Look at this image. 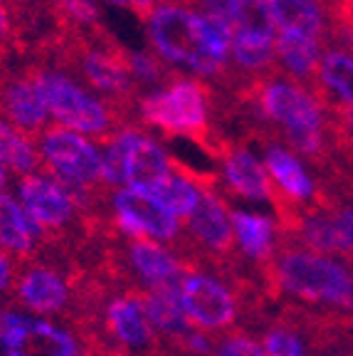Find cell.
I'll list each match as a JSON object with an SVG mask.
<instances>
[{
  "mask_svg": "<svg viewBox=\"0 0 353 356\" xmlns=\"http://www.w3.org/2000/svg\"><path fill=\"white\" fill-rule=\"evenodd\" d=\"M260 332L262 349L267 356H306V351H309L304 334L279 317L270 319Z\"/></svg>",
  "mask_w": 353,
  "mask_h": 356,
  "instance_id": "20",
  "label": "cell"
},
{
  "mask_svg": "<svg viewBox=\"0 0 353 356\" xmlns=\"http://www.w3.org/2000/svg\"><path fill=\"white\" fill-rule=\"evenodd\" d=\"M336 356H343V354H336Z\"/></svg>",
  "mask_w": 353,
  "mask_h": 356,
  "instance_id": "28",
  "label": "cell"
},
{
  "mask_svg": "<svg viewBox=\"0 0 353 356\" xmlns=\"http://www.w3.org/2000/svg\"><path fill=\"white\" fill-rule=\"evenodd\" d=\"M0 354L3 356H82L84 346L69 327L0 305Z\"/></svg>",
  "mask_w": 353,
  "mask_h": 356,
  "instance_id": "8",
  "label": "cell"
},
{
  "mask_svg": "<svg viewBox=\"0 0 353 356\" xmlns=\"http://www.w3.org/2000/svg\"><path fill=\"white\" fill-rule=\"evenodd\" d=\"M149 195H154L161 206L166 208L171 216H176L178 220H186V218L195 211V206H198L200 188L190 178L183 176L176 159L171 156V173H168Z\"/></svg>",
  "mask_w": 353,
  "mask_h": 356,
  "instance_id": "18",
  "label": "cell"
},
{
  "mask_svg": "<svg viewBox=\"0 0 353 356\" xmlns=\"http://www.w3.org/2000/svg\"><path fill=\"white\" fill-rule=\"evenodd\" d=\"M321 55H324V44L316 42V40L302 38V35H294V33H277L274 38L277 72L287 74L289 79L311 89L316 99L321 95V82H319Z\"/></svg>",
  "mask_w": 353,
  "mask_h": 356,
  "instance_id": "12",
  "label": "cell"
},
{
  "mask_svg": "<svg viewBox=\"0 0 353 356\" xmlns=\"http://www.w3.org/2000/svg\"><path fill=\"white\" fill-rule=\"evenodd\" d=\"M215 159L222 166V186L227 193L240 195L245 200H267L270 203V173H267L265 163L254 159L247 146L222 136Z\"/></svg>",
  "mask_w": 353,
  "mask_h": 356,
  "instance_id": "11",
  "label": "cell"
},
{
  "mask_svg": "<svg viewBox=\"0 0 353 356\" xmlns=\"http://www.w3.org/2000/svg\"><path fill=\"white\" fill-rule=\"evenodd\" d=\"M35 144H38V151L44 161L42 173L67 178V181L82 186H92V188H111L106 184L101 151L89 139L79 136L77 131L60 127V124H50L40 134Z\"/></svg>",
  "mask_w": 353,
  "mask_h": 356,
  "instance_id": "7",
  "label": "cell"
},
{
  "mask_svg": "<svg viewBox=\"0 0 353 356\" xmlns=\"http://www.w3.org/2000/svg\"><path fill=\"white\" fill-rule=\"evenodd\" d=\"M20 262L22 260L0 250V297L13 292V284H15V277L20 273Z\"/></svg>",
  "mask_w": 353,
  "mask_h": 356,
  "instance_id": "24",
  "label": "cell"
},
{
  "mask_svg": "<svg viewBox=\"0 0 353 356\" xmlns=\"http://www.w3.org/2000/svg\"><path fill=\"white\" fill-rule=\"evenodd\" d=\"M111 233L126 240H154L176 248L183 235L181 220L161 206L149 193L131 188H116L111 193Z\"/></svg>",
  "mask_w": 353,
  "mask_h": 356,
  "instance_id": "9",
  "label": "cell"
},
{
  "mask_svg": "<svg viewBox=\"0 0 353 356\" xmlns=\"http://www.w3.org/2000/svg\"><path fill=\"white\" fill-rule=\"evenodd\" d=\"M0 117L33 141L50 127V111L28 65L17 74L0 72Z\"/></svg>",
  "mask_w": 353,
  "mask_h": 356,
  "instance_id": "10",
  "label": "cell"
},
{
  "mask_svg": "<svg viewBox=\"0 0 353 356\" xmlns=\"http://www.w3.org/2000/svg\"><path fill=\"white\" fill-rule=\"evenodd\" d=\"M13 52H20V44H17V33H15V22L8 10L6 0H0V62L6 60Z\"/></svg>",
  "mask_w": 353,
  "mask_h": 356,
  "instance_id": "23",
  "label": "cell"
},
{
  "mask_svg": "<svg viewBox=\"0 0 353 356\" xmlns=\"http://www.w3.org/2000/svg\"><path fill=\"white\" fill-rule=\"evenodd\" d=\"M277 33H294L316 40L326 47L331 30V3L329 0H270Z\"/></svg>",
  "mask_w": 353,
  "mask_h": 356,
  "instance_id": "13",
  "label": "cell"
},
{
  "mask_svg": "<svg viewBox=\"0 0 353 356\" xmlns=\"http://www.w3.org/2000/svg\"><path fill=\"white\" fill-rule=\"evenodd\" d=\"M6 184H8V168L0 163V188H3Z\"/></svg>",
  "mask_w": 353,
  "mask_h": 356,
  "instance_id": "27",
  "label": "cell"
},
{
  "mask_svg": "<svg viewBox=\"0 0 353 356\" xmlns=\"http://www.w3.org/2000/svg\"><path fill=\"white\" fill-rule=\"evenodd\" d=\"M336 351H348L346 356H353V327L351 329H343L341 334L336 337V344H334ZM331 349V351H334Z\"/></svg>",
  "mask_w": 353,
  "mask_h": 356,
  "instance_id": "26",
  "label": "cell"
},
{
  "mask_svg": "<svg viewBox=\"0 0 353 356\" xmlns=\"http://www.w3.org/2000/svg\"><path fill=\"white\" fill-rule=\"evenodd\" d=\"M215 104V87L205 79L178 77L163 89H154L138 99V122L163 136H186L210 156L217 154L222 136L213 131L210 106Z\"/></svg>",
  "mask_w": 353,
  "mask_h": 356,
  "instance_id": "2",
  "label": "cell"
},
{
  "mask_svg": "<svg viewBox=\"0 0 353 356\" xmlns=\"http://www.w3.org/2000/svg\"><path fill=\"white\" fill-rule=\"evenodd\" d=\"M319 82H321V104L336 102L348 109H353V55L341 47H324L319 65Z\"/></svg>",
  "mask_w": 353,
  "mask_h": 356,
  "instance_id": "16",
  "label": "cell"
},
{
  "mask_svg": "<svg viewBox=\"0 0 353 356\" xmlns=\"http://www.w3.org/2000/svg\"><path fill=\"white\" fill-rule=\"evenodd\" d=\"M0 163L17 176H33L42 173L44 161L38 151V144L28 136H22L17 129L0 119Z\"/></svg>",
  "mask_w": 353,
  "mask_h": 356,
  "instance_id": "19",
  "label": "cell"
},
{
  "mask_svg": "<svg viewBox=\"0 0 353 356\" xmlns=\"http://www.w3.org/2000/svg\"><path fill=\"white\" fill-rule=\"evenodd\" d=\"M232 233L238 250L254 270H262L274 255L277 245H279V233L277 225L267 216L247 211H230Z\"/></svg>",
  "mask_w": 353,
  "mask_h": 356,
  "instance_id": "14",
  "label": "cell"
},
{
  "mask_svg": "<svg viewBox=\"0 0 353 356\" xmlns=\"http://www.w3.org/2000/svg\"><path fill=\"white\" fill-rule=\"evenodd\" d=\"M149 35L154 52L168 65H181L190 72L200 74L213 87L230 89L232 67H222L208 57L200 40V13L173 0H158L149 20Z\"/></svg>",
  "mask_w": 353,
  "mask_h": 356,
  "instance_id": "4",
  "label": "cell"
},
{
  "mask_svg": "<svg viewBox=\"0 0 353 356\" xmlns=\"http://www.w3.org/2000/svg\"><path fill=\"white\" fill-rule=\"evenodd\" d=\"M230 30L235 38L274 42L277 25L270 0H232Z\"/></svg>",
  "mask_w": 353,
  "mask_h": 356,
  "instance_id": "17",
  "label": "cell"
},
{
  "mask_svg": "<svg viewBox=\"0 0 353 356\" xmlns=\"http://www.w3.org/2000/svg\"><path fill=\"white\" fill-rule=\"evenodd\" d=\"M260 277L267 297L279 305H299L353 322V273L343 260L279 238Z\"/></svg>",
  "mask_w": 353,
  "mask_h": 356,
  "instance_id": "1",
  "label": "cell"
},
{
  "mask_svg": "<svg viewBox=\"0 0 353 356\" xmlns=\"http://www.w3.org/2000/svg\"><path fill=\"white\" fill-rule=\"evenodd\" d=\"M334 216V225H336V238L338 248H341V260L353 265V200L351 198H338L331 203H324Z\"/></svg>",
  "mask_w": 353,
  "mask_h": 356,
  "instance_id": "21",
  "label": "cell"
},
{
  "mask_svg": "<svg viewBox=\"0 0 353 356\" xmlns=\"http://www.w3.org/2000/svg\"><path fill=\"white\" fill-rule=\"evenodd\" d=\"M28 67L38 82V89L47 104L50 117L60 127L72 129L77 134H89L99 144H106L119 131L131 127L126 117H122L104 99L92 95L87 87L77 84L74 77H69L67 72L42 60H35V57L28 62Z\"/></svg>",
  "mask_w": 353,
  "mask_h": 356,
  "instance_id": "3",
  "label": "cell"
},
{
  "mask_svg": "<svg viewBox=\"0 0 353 356\" xmlns=\"http://www.w3.org/2000/svg\"><path fill=\"white\" fill-rule=\"evenodd\" d=\"M178 300L188 324L205 334H227L240 324V300L222 277L205 270H186L178 282Z\"/></svg>",
  "mask_w": 353,
  "mask_h": 356,
  "instance_id": "6",
  "label": "cell"
},
{
  "mask_svg": "<svg viewBox=\"0 0 353 356\" xmlns=\"http://www.w3.org/2000/svg\"><path fill=\"white\" fill-rule=\"evenodd\" d=\"M213 356H267L262 344L257 339H252L247 332L243 329H232L227 334H220L215 339V351Z\"/></svg>",
  "mask_w": 353,
  "mask_h": 356,
  "instance_id": "22",
  "label": "cell"
},
{
  "mask_svg": "<svg viewBox=\"0 0 353 356\" xmlns=\"http://www.w3.org/2000/svg\"><path fill=\"white\" fill-rule=\"evenodd\" d=\"M0 250L30 260L42 250V235L13 195L0 191Z\"/></svg>",
  "mask_w": 353,
  "mask_h": 356,
  "instance_id": "15",
  "label": "cell"
},
{
  "mask_svg": "<svg viewBox=\"0 0 353 356\" xmlns=\"http://www.w3.org/2000/svg\"><path fill=\"white\" fill-rule=\"evenodd\" d=\"M106 3L126 8V10L133 13L138 20H146V22L151 20V15H154V10H156V0H106Z\"/></svg>",
  "mask_w": 353,
  "mask_h": 356,
  "instance_id": "25",
  "label": "cell"
},
{
  "mask_svg": "<svg viewBox=\"0 0 353 356\" xmlns=\"http://www.w3.org/2000/svg\"><path fill=\"white\" fill-rule=\"evenodd\" d=\"M74 270L72 260L52 250H40L35 257L20 262V273L13 284V302L22 312L40 317H62L74 305Z\"/></svg>",
  "mask_w": 353,
  "mask_h": 356,
  "instance_id": "5",
  "label": "cell"
}]
</instances>
